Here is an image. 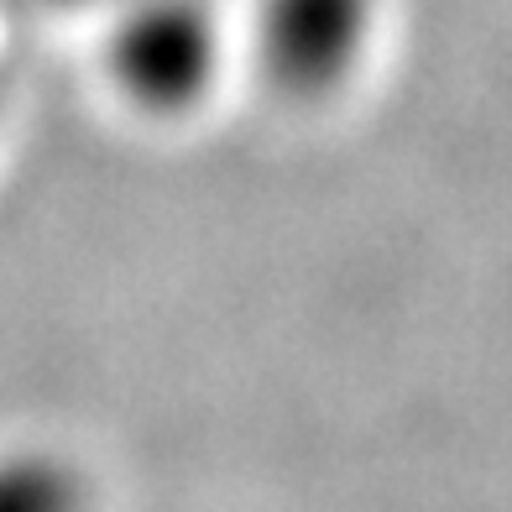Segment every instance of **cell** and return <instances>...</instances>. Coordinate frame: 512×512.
I'll use <instances>...</instances> for the list:
<instances>
[{"mask_svg": "<svg viewBox=\"0 0 512 512\" xmlns=\"http://www.w3.org/2000/svg\"><path fill=\"white\" fill-rule=\"evenodd\" d=\"M220 53L225 37L204 0H142L110 32V79L136 110L178 115L215 89Z\"/></svg>", "mask_w": 512, "mask_h": 512, "instance_id": "cell-1", "label": "cell"}, {"mask_svg": "<svg viewBox=\"0 0 512 512\" xmlns=\"http://www.w3.org/2000/svg\"><path fill=\"white\" fill-rule=\"evenodd\" d=\"M377 37V0H262L251 48L288 100H324L361 68Z\"/></svg>", "mask_w": 512, "mask_h": 512, "instance_id": "cell-2", "label": "cell"}]
</instances>
